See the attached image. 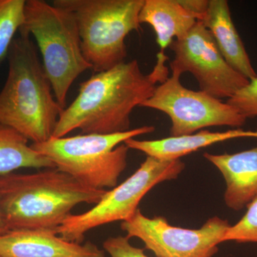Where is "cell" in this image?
Instances as JSON below:
<instances>
[{
    "mask_svg": "<svg viewBox=\"0 0 257 257\" xmlns=\"http://www.w3.org/2000/svg\"><path fill=\"white\" fill-rule=\"evenodd\" d=\"M169 60L157 54V63L149 74L142 72L137 60L96 72L81 83L78 95L64 108L56 124L53 138H64L74 130L83 135L124 133L130 128L135 107L150 97L157 84L168 79Z\"/></svg>",
    "mask_w": 257,
    "mask_h": 257,
    "instance_id": "6da1fadb",
    "label": "cell"
},
{
    "mask_svg": "<svg viewBox=\"0 0 257 257\" xmlns=\"http://www.w3.org/2000/svg\"><path fill=\"white\" fill-rule=\"evenodd\" d=\"M106 190L53 169L0 177V210L9 231L55 230L78 204H97Z\"/></svg>",
    "mask_w": 257,
    "mask_h": 257,
    "instance_id": "7a4b0ae2",
    "label": "cell"
},
{
    "mask_svg": "<svg viewBox=\"0 0 257 257\" xmlns=\"http://www.w3.org/2000/svg\"><path fill=\"white\" fill-rule=\"evenodd\" d=\"M28 34L19 32L8 52V74L0 92V124L33 144L50 140L63 108Z\"/></svg>",
    "mask_w": 257,
    "mask_h": 257,
    "instance_id": "3957f363",
    "label": "cell"
},
{
    "mask_svg": "<svg viewBox=\"0 0 257 257\" xmlns=\"http://www.w3.org/2000/svg\"><path fill=\"white\" fill-rule=\"evenodd\" d=\"M155 126H144L109 135H76L53 138L33 144L35 151L47 157L57 170L79 183L96 190L114 188L127 165L130 149L124 142L153 133Z\"/></svg>",
    "mask_w": 257,
    "mask_h": 257,
    "instance_id": "277c9868",
    "label": "cell"
},
{
    "mask_svg": "<svg viewBox=\"0 0 257 257\" xmlns=\"http://www.w3.org/2000/svg\"><path fill=\"white\" fill-rule=\"evenodd\" d=\"M19 32L35 38L54 96L63 109L72 84L92 69L83 54L75 19L69 10L42 0H26Z\"/></svg>",
    "mask_w": 257,
    "mask_h": 257,
    "instance_id": "5b68a950",
    "label": "cell"
},
{
    "mask_svg": "<svg viewBox=\"0 0 257 257\" xmlns=\"http://www.w3.org/2000/svg\"><path fill=\"white\" fill-rule=\"evenodd\" d=\"M145 0H55L69 10L77 23L84 57L94 72L124 63L125 39L140 30V11Z\"/></svg>",
    "mask_w": 257,
    "mask_h": 257,
    "instance_id": "8992f818",
    "label": "cell"
},
{
    "mask_svg": "<svg viewBox=\"0 0 257 257\" xmlns=\"http://www.w3.org/2000/svg\"><path fill=\"white\" fill-rule=\"evenodd\" d=\"M180 160H163L147 157L133 175L111 190L82 214H71L57 228L62 239L82 243L88 231L102 225L131 219L145 196L157 184L177 179L184 170Z\"/></svg>",
    "mask_w": 257,
    "mask_h": 257,
    "instance_id": "52a82bcc",
    "label": "cell"
},
{
    "mask_svg": "<svg viewBox=\"0 0 257 257\" xmlns=\"http://www.w3.org/2000/svg\"><path fill=\"white\" fill-rule=\"evenodd\" d=\"M180 77L172 73L140 106L167 114L172 122V136L192 135L210 126L238 128L245 124L246 118L232 106L202 91L184 87Z\"/></svg>",
    "mask_w": 257,
    "mask_h": 257,
    "instance_id": "ba28073f",
    "label": "cell"
},
{
    "mask_svg": "<svg viewBox=\"0 0 257 257\" xmlns=\"http://www.w3.org/2000/svg\"><path fill=\"white\" fill-rule=\"evenodd\" d=\"M230 226L226 219L214 216L200 229H184L172 226L162 216L147 217L140 209L121 224L128 238L142 240L157 257H212Z\"/></svg>",
    "mask_w": 257,
    "mask_h": 257,
    "instance_id": "9c48e42d",
    "label": "cell"
},
{
    "mask_svg": "<svg viewBox=\"0 0 257 257\" xmlns=\"http://www.w3.org/2000/svg\"><path fill=\"white\" fill-rule=\"evenodd\" d=\"M175 53L170 63L172 73L189 72L197 79L200 90L221 99H229L249 80L226 62L210 32L202 22L170 46Z\"/></svg>",
    "mask_w": 257,
    "mask_h": 257,
    "instance_id": "30bf717a",
    "label": "cell"
},
{
    "mask_svg": "<svg viewBox=\"0 0 257 257\" xmlns=\"http://www.w3.org/2000/svg\"><path fill=\"white\" fill-rule=\"evenodd\" d=\"M2 257H105L91 242L62 239L55 230H15L0 236Z\"/></svg>",
    "mask_w": 257,
    "mask_h": 257,
    "instance_id": "8fae6325",
    "label": "cell"
},
{
    "mask_svg": "<svg viewBox=\"0 0 257 257\" xmlns=\"http://www.w3.org/2000/svg\"><path fill=\"white\" fill-rule=\"evenodd\" d=\"M204 157L224 177V202L228 207L240 211L257 198V146L231 155L205 153Z\"/></svg>",
    "mask_w": 257,
    "mask_h": 257,
    "instance_id": "7c38bea8",
    "label": "cell"
},
{
    "mask_svg": "<svg viewBox=\"0 0 257 257\" xmlns=\"http://www.w3.org/2000/svg\"><path fill=\"white\" fill-rule=\"evenodd\" d=\"M202 23L210 32L218 50L230 67L248 80L256 78V71L231 18L228 2L209 0Z\"/></svg>",
    "mask_w": 257,
    "mask_h": 257,
    "instance_id": "4fadbf2b",
    "label": "cell"
},
{
    "mask_svg": "<svg viewBox=\"0 0 257 257\" xmlns=\"http://www.w3.org/2000/svg\"><path fill=\"white\" fill-rule=\"evenodd\" d=\"M242 138H257V131H244L236 128L223 133L201 130L192 135L172 136L156 140L130 139L124 142L128 149L143 152L147 157L163 160H177L200 149L226 140Z\"/></svg>",
    "mask_w": 257,
    "mask_h": 257,
    "instance_id": "5bb4252c",
    "label": "cell"
},
{
    "mask_svg": "<svg viewBox=\"0 0 257 257\" xmlns=\"http://www.w3.org/2000/svg\"><path fill=\"white\" fill-rule=\"evenodd\" d=\"M139 20L140 24H148L153 28L162 53L174 39L183 37L197 22L178 0H145Z\"/></svg>",
    "mask_w": 257,
    "mask_h": 257,
    "instance_id": "9a60e30c",
    "label": "cell"
},
{
    "mask_svg": "<svg viewBox=\"0 0 257 257\" xmlns=\"http://www.w3.org/2000/svg\"><path fill=\"white\" fill-rule=\"evenodd\" d=\"M28 142L13 128L0 124V177L21 168H55L47 157L35 151Z\"/></svg>",
    "mask_w": 257,
    "mask_h": 257,
    "instance_id": "2e32d148",
    "label": "cell"
},
{
    "mask_svg": "<svg viewBox=\"0 0 257 257\" xmlns=\"http://www.w3.org/2000/svg\"><path fill=\"white\" fill-rule=\"evenodd\" d=\"M26 0H0V65L24 23Z\"/></svg>",
    "mask_w": 257,
    "mask_h": 257,
    "instance_id": "e0dca14e",
    "label": "cell"
},
{
    "mask_svg": "<svg viewBox=\"0 0 257 257\" xmlns=\"http://www.w3.org/2000/svg\"><path fill=\"white\" fill-rule=\"evenodd\" d=\"M246 208L247 210L243 217L226 230L223 242L257 243V198Z\"/></svg>",
    "mask_w": 257,
    "mask_h": 257,
    "instance_id": "ac0fdd59",
    "label": "cell"
},
{
    "mask_svg": "<svg viewBox=\"0 0 257 257\" xmlns=\"http://www.w3.org/2000/svg\"><path fill=\"white\" fill-rule=\"evenodd\" d=\"M226 102L235 108L243 117L253 118L257 116V77L249 80L248 84Z\"/></svg>",
    "mask_w": 257,
    "mask_h": 257,
    "instance_id": "d6986e66",
    "label": "cell"
},
{
    "mask_svg": "<svg viewBox=\"0 0 257 257\" xmlns=\"http://www.w3.org/2000/svg\"><path fill=\"white\" fill-rule=\"evenodd\" d=\"M126 236L109 237L103 243V248L110 257H149L143 248L135 247Z\"/></svg>",
    "mask_w": 257,
    "mask_h": 257,
    "instance_id": "ffe728a7",
    "label": "cell"
},
{
    "mask_svg": "<svg viewBox=\"0 0 257 257\" xmlns=\"http://www.w3.org/2000/svg\"><path fill=\"white\" fill-rule=\"evenodd\" d=\"M181 5L194 15L197 21L202 22L207 12L209 0H178Z\"/></svg>",
    "mask_w": 257,
    "mask_h": 257,
    "instance_id": "44dd1931",
    "label": "cell"
},
{
    "mask_svg": "<svg viewBox=\"0 0 257 257\" xmlns=\"http://www.w3.org/2000/svg\"><path fill=\"white\" fill-rule=\"evenodd\" d=\"M9 229L7 227L5 224L4 219H3V214H2L1 210H0V236L8 233Z\"/></svg>",
    "mask_w": 257,
    "mask_h": 257,
    "instance_id": "7402d4cb",
    "label": "cell"
},
{
    "mask_svg": "<svg viewBox=\"0 0 257 257\" xmlns=\"http://www.w3.org/2000/svg\"><path fill=\"white\" fill-rule=\"evenodd\" d=\"M0 257H2L1 256H0Z\"/></svg>",
    "mask_w": 257,
    "mask_h": 257,
    "instance_id": "603a6c76",
    "label": "cell"
}]
</instances>
